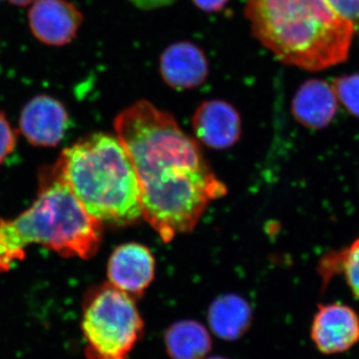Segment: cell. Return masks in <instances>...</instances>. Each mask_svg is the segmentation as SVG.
Listing matches in <instances>:
<instances>
[{"label": "cell", "mask_w": 359, "mask_h": 359, "mask_svg": "<svg viewBox=\"0 0 359 359\" xmlns=\"http://www.w3.org/2000/svg\"><path fill=\"white\" fill-rule=\"evenodd\" d=\"M114 128L138 176L142 216L165 243L192 231L226 195L198 142L170 113L139 100L118 114Z\"/></svg>", "instance_id": "obj_1"}, {"label": "cell", "mask_w": 359, "mask_h": 359, "mask_svg": "<svg viewBox=\"0 0 359 359\" xmlns=\"http://www.w3.org/2000/svg\"><path fill=\"white\" fill-rule=\"evenodd\" d=\"M252 34L283 65L327 69L347 60L353 25L327 0H247Z\"/></svg>", "instance_id": "obj_2"}, {"label": "cell", "mask_w": 359, "mask_h": 359, "mask_svg": "<svg viewBox=\"0 0 359 359\" xmlns=\"http://www.w3.org/2000/svg\"><path fill=\"white\" fill-rule=\"evenodd\" d=\"M50 172L102 224L127 226L143 217L138 176L118 137L82 139L61 153Z\"/></svg>", "instance_id": "obj_3"}, {"label": "cell", "mask_w": 359, "mask_h": 359, "mask_svg": "<svg viewBox=\"0 0 359 359\" xmlns=\"http://www.w3.org/2000/svg\"><path fill=\"white\" fill-rule=\"evenodd\" d=\"M102 238V223L85 211L67 187L50 170L40 184L34 203L20 216L0 219V273L39 245L65 257L89 259Z\"/></svg>", "instance_id": "obj_4"}, {"label": "cell", "mask_w": 359, "mask_h": 359, "mask_svg": "<svg viewBox=\"0 0 359 359\" xmlns=\"http://www.w3.org/2000/svg\"><path fill=\"white\" fill-rule=\"evenodd\" d=\"M81 327L87 358L128 359L143 335L144 321L133 297L108 282L85 295Z\"/></svg>", "instance_id": "obj_5"}, {"label": "cell", "mask_w": 359, "mask_h": 359, "mask_svg": "<svg viewBox=\"0 0 359 359\" xmlns=\"http://www.w3.org/2000/svg\"><path fill=\"white\" fill-rule=\"evenodd\" d=\"M33 35L52 46L69 43L83 22V15L67 0H36L28 13Z\"/></svg>", "instance_id": "obj_6"}, {"label": "cell", "mask_w": 359, "mask_h": 359, "mask_svg": "<svg viewBox=\"0 0 359 359\" xmlns=\"http://www.w3.org/2000/svg\"><path fill=\"white\" fill-rule=\"evenodd\" d=\"M111 285L136 299L154 280L155 259L145 245L129 243L116 248L107 268Z\"/></svg>", "instance_id": "obj_7"}, {"label": "cell", "mask_w": 359, "mask_h": 359, "mask_svg": "<svg viewBox=\"0 0 359 359\" xmlns=\"http://www.w3.org/2000/svg\"><path fill=\"white\" fill-rule=\"evenodd\" d=\"M311 339L327 354L344 353L359 340V318L344 304H321L311 325Z\"/></svg>", "instance_id": "obj_8"}, {"label": "cell", "mask_w": 359, "mask_h": 359, "mask_svg": "<svg viewBox=\"0 0 359 359\" xmlns=\"http://www.w3.org/2000/svg\"><path fill=\"white\" fill-rule=\"evenodd\" d=\"M68 114L63 104L51 96L39 95L29 101L20 116V130L33 145L53 147L65 137Z\"/></svg>", "instance_id": "obj_9"}, {"label": "cell", "mask_w": 359, "mask_h": 359, "mask_svg": "<svg viewBox=\"0 0 359 359\" xmlns=\"http://www.w3.org/2000/svg\"><path fill=\"white\" fill-rule=\"evenodd\" d=\"M160 74L165 83L177 91L197 88L209 75V62L198 45L175 42L161 55Z\"/></svg>", "instance_id": "obj_10"}, {"label": "cell", "mask_w": 359, "mask_h": 359, "mask_svg": "<svg viewBox=\"0 0 359 359\" xmlns=\"http://www.w3.org/2000/svg\"><path fill=\"white\" fill-rule=\"evenodd\" d=\"M192 125L196 136L212 149L230 148L237 143L242 131L238 111L223 100H209L201 104L194 113Z\"/></svg>", "instance_id": "obj_11"}, {"label": "cell", "mask_w": 359, "mask_h": 359, "mask_svg": "<svg viewBox=\"0 0 359 359\" xmlns=\"http://www.w3.org/2000/svg\"><path fill=\"white\" fill-rule=\"evenodd\" d=\"M339 100L332 85L320 79H309L295 92L292 112L306 128L320 130L332 122Z\"/></svg>", "instance_id": "obj_12"}, {"label": "cell", "mask_w": 359, "mask_h": 359, "mask_svg": "<svg viewBox=\"0 0 359 359\" xmlns=\"http://www.w3.org/2000/svg\"><path fill=\"white\" fill-rule=\"evenodd\" d=\"M208 321L217 337L233 341L249 330L252 321V309L240 295H219L210 306Z\"/></svg>", "instance_id": "obj_13"}, {"label": "cell", "mask_w": 359, "mask_h": 359, "mask_svg": "<svg viewBox=\"0 0 359 359\" xmlns=\"http://www.w3.org/2000/svg\"><path fill=\"white\" fill-rule=\"evenodd\" d=\"M165 346L172 359H205L212 349V339L202 323L179 320L168 328Z\"/></svg>", "instance_id": "obj_14"}, {"label": "cell", "mask_w": 359, "mask_h": 359, "mask_svg": "<svg viewBox=\"0 0 359 359\" xmlns=\"http://www.w3.org/2000/svg\"><path fill=\"white\" fill-rule=\"evenodd\" d=\"M339 273H344L351 292L359 299V238L348 247L330 252L321 259L320 273L325 283Z\"/></svg>", "instance_id": "obj_15"}, {"label": "cell", "mask_w": 359, "mask_h": 359, "mask_svg": "<svg viewBox=\"0 0 359 359\" xmlns=\"http://www.w3.org/2000/svg\"><path fill=\"white\" fill-rule=\"evenodd\" d=\"M332 86L337 100L351 114L359 117V73L337 78Z\"/></svg>", "instance_id": "obj_16"}, {"label": "cell", "mask_w": 359, "mask_h": 359, "mask_svg": "<svg viewBox=\"0 0 359 359\" xmlns=\"http://www.w3.org/2000/svg\"><path fill=\"white\" fill-rule=\"evenodd\" d=\"M327 2L353 25L354 34L359 37V0H327Z\"/></svg>", "instance_id": "obj_17"}, {"label": "cell", "mask_w": 359, "mask_h": 359, "mask_svg": "<svg viewBox=\"0 0 359 359\" xmlns=\"http://www.w3.org/2000/svg\"><path fill=\"white\" fill-rule=\"evenodd\" d=\"M15 144L16 137L13 127L4 113L0 112V165L13 153Z\"/></svg>", "instance_id": "obj_18"}, {"label": "cell", "mask_w": 359, "mask_h": 359, "mask_svg": "<svg viewBox=\"0 0 359 359\" xmlns=\"http://www.w3.org/2000/svg\"><path fill=\"white\" fill-rule=\"evenodd\" d=\"M230 0H193L195 6L205 13H218Z\"/></svg>", "instance_id": "obj_19"}, {"label": "cell", "mask_w": 359, "mask_h": 359, "mask_svg": "<svg viewBox=\"0 0 359 359\" xmlns=\"http://www.w3.org/2000/svg\"><path fill=\"white\" fill-rule=\"evenodd\" d=\"M129 1L137 8L153 11V9L171 6L176 0H129Z\"/></svg>", "instance_id": "obj_20"}, {"label": "cell", "mask_w": 359, "mask_h": 359, "mask_svg": "<svg viewBox=\"0 0 359 359\" xmlns=\"http://www.w3.org/2000/svg\"><path fill=\"white\" fill-rule=\"evenodd\" d=\"M8 1L18 6H26L36 1V0H8Z\"/></svg>", "instance_id": "obj_21"}, {"label": "cell", "mask_w": 359, "mask_h": 359, "mask_svg": "<svg viewBox=\"0 0 359 359\" xmlns=\"http://www.w3.org/2000/svg\"><path fill=\"white\" fill-rule=\"evenodd\" d=\"M207 359H228L226 358H222V356H212V358H207Z\"/></svg>", "instance_id": "obj_22"}]
</instances>
